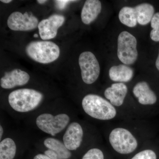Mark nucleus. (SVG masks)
<instances>
[{"label":"nucleus","instance_id":"f257e3e1","mask_svg":"<svg viewBox=\"0 0 159 159\" xmlns=\"http://www.w3.org/2000/svg\"><path fill=\"white\" fill-rule=\"evenodd\" d=\"M82 106L86 113L94 119L110 120L116 115V110L111 102L95 94L86 96L83 99Z\"/></svg>","mask_w":159,"mask_h":159},{"label":"nucleus","instance_id":"f03ea898","mask_svg":"<svg viewBox=\"0 0 159 159\" xmlns=\"http://www.w3.org/2000/svg\"><path fill=\"white\" fill-rule=\"evenodd\" d=\"M41 93L29 89H22L13 91L9 94L8 100L11 108L19 112H27L36 108L41 102Z\"/></svg>","mask_w":159,"mask_h":159},{"label":"nucleus","instance_id":"7ed1b4c3","mask_svg":"<svg viewBox=\"0 0 159 159\" xmlns=\"http://www.w3.org/2000/svg\"><path fill=\"white\" fill-rule=\"evenodd\" d=\"M28 56L36 62L50 63L59 57L60 51L56 44L48 41L31 42L26 48Z\"/></svg>","mask_w":159,"mask_h":159},{"label":"nucleus","instance_id":"20e7f679","mask_svg":"<svg viewBox=\"0 0 159 159\" xmlns=\"http://www.w3.org/2000/svg\"><path fill=\"white\" fill-rule=\"evenodd\" d=\"M109 139L114 150L122 154L131 153L138 147L137 139L125 129H115L111 132Z\"/></svg>","mask_w":159,"mask_h":159},{"label":"nucleus","instance_id":"39448f33","mask_svg":"<svg viewBox=\"0 0 159 159\" xmlns=\"http://www.w3.org/2000/svg\"><path fill=\"white\" fill-rule=\"evenodd\" d=\"M137 41L136 38L129 32L123 31L118 39V57L125 65H131L138 57Z\"/></svg>","mask_w":159,"mask_h":159},{"label":"nucleus","instance_id":"423d86ee","mask_svg":"<svg viewBox=\"0 0 159 159\" xmlns=\"http://www.w3.org/2000/svg\"><path fill=\"white\" fill-rule=\"evenodd\" d=\"M70 120V117L66 114L54 116L51 114L44 113L37 117L36 124L43 132L54 136L65 128Z\"/></svg>","mask_w":159,"mask_h":159},{"label":"nucleus","instance_id":"0eeeda50","mask_svg":"<svg viewBox=\"0 0 159 159\" xmlns=\"http://www.w3.org/2000/svg\"><path fill=\"white\" fill-rule=\"evenodd\" d=\"M79 64L83 81L88 84L95 82L99 77L100 70L95 55L90 51L83 52L79 56Z\"/></svg>","mask_w":159,"mask_h":159},{"label":"nucleus","instance_id":"6e6552de","mask_svg":"<svg viewBox=\"0 0 159 159\" xmlns=\"http://www.w3.org/2000/svg\"><path fill=\"white\" fill-rule=\"evenodd\" d=\"M39 21L31 13L25 12L22 14L19 11L12 12L7 20V25L10 29L16 31H28L37 28Z\"/></svg>","mask_w":159,"mask_h":159},{"label":"nucleus","instance_id":"1a4fd4ad","mask_svg":"<svg viewBox=\"0 0 159 159\" xmlns=\"http://www.w3.org/2000/svg\"><path fill=\"white\" fill-rule=\"evenodd\" d=\"M65 20L64 16L61 15L54 14L48 18L41 21L38 26L41 38L47 40L56 37L57 30L62 25Z\"/></svg>","mask_w":159,"mask_h":159},{"label":"nucleus","instance_id":"9d476101","mask_svg":"<svg viewBox=\"0 0 159 159\" xmlns=\"http://www.w3.org/2000/svg\"><path fill=\"white\" fill-rule=\"evenodd\" d=\"M83 137V130L79 123H71L63 137V143L69 150H75L81 145Z\"/></svg>","mask_w":159,"mask_h":159},{"label":"nucleus","instance_id":"9b49d317","mask_svg":"<svg viewBox=\"0 0 159 159\" xmlns=\"http://www.w3.org/2000/svg\"><path fill=\"white\" fill-rule=\"evenodd\" d=\"M30 76L27 72L20 69H15L5 73L1 79V87L4 89H11L16 86H23L28 83Z\"/></svg>","mask_w":159,"mask_h":159},{"label":"nucleus","instance_id":"f8f14e48","mask_svg":"<svg viewBox=\"0 0 159 159\" xmlns=\"http://www.w3.org/2000/svg\"><path fill=\"white\" fill-rule=\"evenodd\" d=\"M44 145L48 148L45 154L51 159H68L70 157V151L64 143L57 139L48 138L44 141Z\"/></svg>","mask_w":159,"mask_h":159},{"label":"nucleus","instance_id":"ddd939ff","mask_svg":"<svg viewBox=\"0 0 159 159\" xmlns=\"http://www.w3.org/2000/svg\"><path fill=\"white\" fill-rule=\"evenodd\" d=\"M127 93V88L122 83H115L105 90L104 96L111 104L116 107L122 105Z\"/></svg>","mask_w":159,"mask_h":159},{"label":"nucleus","instance_id":"4468645a","mask_svg":"<svg viewBox=\"0 0 159 159\" xmlns=\"http://www.w3.org/2000/svg\"><path fill=\"white\" fill-rule=\"evenodd\" d=\"M133 93L139 99V103L143 105H152L157 102L155 94L145 81L137 84L134 87Z\"/></svg>","mask_w":159,"mask_h":159},{"label":"nucleus","instance_id":"2eb2a0df","mask_svg":"<svg viewBox=\"0 0 159 159\" xmlns=\"http://www.w3.org/2000/svg\"><path fill=\"white\" fill-rule=\"evenodd\" d=\"M102 9L101 2L98 0H87L83 7L81 13L82 22L89 25L97 19Z\"/></svg>","mask_w":159,"mask_h":159},{"label":"nucleus","instance_id":"dca6fc26","mask_svg":"<svg viewBox=\"0 0 159 159\" xmlns=\"http://www.w3.org/2000/svg\"><path fill=\"white\" fill-rule=\"evenodd\" d=\"M109 75L113 81L127 82L133 77L134 71L126 65H120L112 66L109 71Z\"/></svg>","mask_w":159,"mask_h":159},{"label":"nucleus","instance_id":"f3484780","mask_svg":"<svg viewBox=\"0 0 159 159\" xmlns=\"http://www.w3.org/2000/svg\"><path fill=\"white\" fill-rule=\"evenodd\" d=\"M136 13L138 23L142 25L148 24L153 17L154 9L152 5L143 3L134 8Z\"/></svg>","mask_w":159,"mask_h":159},{"label":"nucleus","instance_id":"a211bd4d","mask_svg":"<svg viewBox=\"0 0 159 159\" xmlns=\"http://www.w3.org/2000/svg\"><path fill=\"white\" fill-rule=\"evenodd\" d=\"M119 18L120 22L127 27L133 28L137 25L138 21L134 8L123 7L119 11Z\"/></svg>","mask_w":159,"mask_h":159},{"label":"nucleus","instance_id":"6ab92c4d","mask_svg":"<svg viewBox=\"0 0 159 159\" xmlns=\"http://www.w3.org/2000/svg\"><path fill=\"white\" fill-rule=\"evenodd\" d=\"M16 150V145L12 139H4L0 143V159H13Z\"/></svg>","mask_w":159,"mask_h":159},{"label":"nucleus","instance_id":"aec40b11","mask_svg":"<svg viewBox=\"0 0 159 159\" xmlns=\"http://www.w3.org/2000/svg\"><path fill=\"white\" fill-rule=\"evenodd\" d=\"M82 159H104V155L100 149L92 148L84 155Z\"/></svg>","mask_w":159,"mask_h":159},{"label":"nucleus","instance_id":"412c9836","mask_svg":"<svg viewBox=\"0 0 159 159\" xmlns=\"http://www.w3.org/2000/svg\"><path fill=\"white\" fill-rule=\"evenodd\" d=\"M131 159H157V155L153 151L147 149L140 152Z\"/></svg>","mask_w":159,"mask_h":159},{"label":"nucleus","instance_id":"4be33fe9","mask_svg":"<svg viewBox=\"0 0 159 159\" xmlns=\"http://www.w3.org/2000/svg\"><path fill=\"white\" fill-rule=\"evenodd\" d=\"M151 26L153 30L159 29V12L154 15L151 21Z\"/></svg>","mask_w":159,"mask_h":159},{"label":"nucleus","instance_id":"5701e85b","mask_svg":"<svg viewBox=\"0 0 159 159\" xmlns=\"http://www.w3.org/2000/svg\"><path fill=\"white\" fill-rule=\"evenodd\" d=\"M72 2H75V1L62 0V1H56L55 2L56 3L57 8L60 9H64L68 3Z\"/></svg>","mask_w":159,"mask_h":159},{"label":"nucleus","instance_id":"b1692460","mask_svg":"<svg viewBox=\"0 0 159 159\" xmlns=\"http://www.w3.org/2000/svg\"><path fill=\"white\" fill-rule=\"evenodd\" d=\"M150 38L153 41L156 42L159 41V29L153 30L152 29L150 32Z\"/></svg>","mask_w":159,"mask_h":159},{"label":"nucleus","instance_id":"393cba45","mask_svg":"<svg viewBox=\"0 0 159 159\" xmlns=\"http://www.w3.org/2000/svg\"><path fill=\"white\" fill-rule=\"evenodd\" d=\"M33 159H51V158L49 157L48 156L45 154H39L34 157Z\"/></svg>","mask_w":159,"mask_h":159},{"label":"nucleus","instance_id":"a878e982","mask_svg":"<svg viewBox=\"0 0 159 159\" xmlns=\"http://www.w3.org/2000/svg\"><path fill=\"white\" fill-rule=\"evenodd\" d=\"M156 66L157 68L159 71V52L158 56L156 60Z\"/></svg>","mask_w":159,"mask_h":159},{"label":"nucleus","instance_id":"bb28decb","mask_svg":"<svg viewBox=\"0 0 159 159\" xmlns=\"http://www.w3.org/2000/svg\"><path fill=\"white\" fill-rule=\"evenodd\" d=\"M3 129L2 125H0V139H2V137L3 134Z\"/></svg>","mask_w":159,"mask_h":159},{"label":"nucleus","instance_id":"cd10ccee","mask_svg":"<svg viewBox=\"0 0 159 159\" xmlns=\"http://www.w3.org/2000/svg\"><path fill=\"white\" fill-rule=\"evenodd\" d=\"M1 2L3 3H9L12 2V1L11 0H1Z\"/></svg>","mask_w":159,"mask_h":159},{"label":"nucleus","instance_id":"c85d7f7f","mask_svg":"<svg viewBox=\"0 0 159 159\" xmlns=\"http://www.w3.org/2000/svg\"><path fill=\"white\" fill-rule=\"evenodd\" d=\"M47 2V1H44V0H38L37 1L40 4H44V3H45Z\"/></svg>","mask_w":159,"mask_h":159},{"label":"nucleus","instance_id":"c756f323","mask_svg":"<svg viewBox=\"0 0 159 159\" xmlns=\"http://www.w3.org/2000/svg\"><path fill=\"white\" fill-rule=\"evenodd\" d=\"M34 37L35 38H37L38 37V35L37 34H35L34 35Z\"/></svg>","mask_w":159,"mask_h":159}]
</instances>
